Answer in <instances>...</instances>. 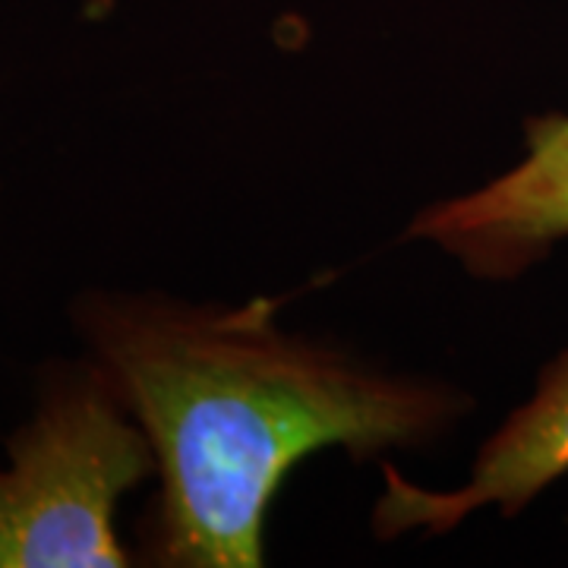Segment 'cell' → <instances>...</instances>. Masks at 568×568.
<instances>
[{
  "mask_svg": "<svg viewBox=\"0 0 568 568\" xmlns=\"http://www.w3.org/2000/svg\"><path fill=\"white\" fill-rule=\"evenodd\" d=\"M77 320L155 455L162 489L142 528L155 566H263L265 511L297 462L325 446L369 458L424 439L455 410L439 388L287 335L268 301L203 310L92 297Z\"/></svg>",
  "mask_w": 568,
  "mask_h": 568,
  "instance_id": "obj_1",
  "label": "cell"
},
{
  "mask_svg": "<svg viewBox=\"0 0 568 568\" xmlns=\"http://www.w3.org/2000/svg\"><path fill=\"white\" fill-rule=\"evenodd\" d=\"M99 364L54 376L36 417L10 436L0 470V568H121L114 508L155 470L149 436L126 417Z\"/></svg>",
  "mask_w": 568,
  "mask_h": 568,
  "instance_id": "obj_2",
  "label": "cell"
},
{
  "mask_svg": "<svg viewBox=\"0 0 568 568\" xmlns=\"http://www.w3.org/2000/svg\"><path fill=\"white\" fill-rule=\"evenodd\" d=\"M568 470V351L544 369L537 395L518 407L503 429L480 448V458L465 487L429 493L398 477L386 465V496L376 506V534L426 528L446 534L470 511L499 506L518 515L530 499Z\"/></svg>",
  "mask_w": 568,
  "mask_h": 568,
  "instance_id": "obj_4",
  "label": "cell"
},
{
  "mask_svg": "<svg viewBox=\"0 0 568 568\" xmlns=\"http://www.w3.org/2000/svg\"><path fill=\"white\" fill-rule=\"evenodd\" d=\"M410 237H429L480 278H515L568 237V118L528 123V155L477 193L426 209Z\"/></svg>",
  "mask_w": 568,
  "mask_h": 568,
  "instance_id": "obj_3",
  "label": "cell"
}]
</instances>
